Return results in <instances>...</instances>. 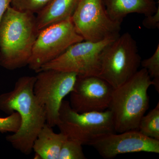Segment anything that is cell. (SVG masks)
Returning a JSON list of instances; mask_svg holds the SVG:
<instances>
[{
  "label": "cell",
  "instance_id": "11",
  "mask_svg": "<svg viewBox=\"0 0 159 159\" xmlns=\"http://www.w3.org/2000/svg\"><path fill=\"white\" fill-rule=\"evenodd\" d=\"M89 145L106 159L134 152L159 153V140L145 136L139 130L107 134L96 139Z\"/></svg>",
  "mask_w": 159,
  "mask_h": 159
},
{
  "label": "cell",
  "instance_id": "15",
  "mask_svg": "<svg viewBox=\"0 0 159 159\" xmlns=\"http://www.w3.org/2000/svg\"><path fill=\"white\" fill-rule=\"evenodd\" d=\"M145 136L159 140V102L146 115L142 117L139 130Z\"/></svg>",
  "mask_w": 159,
  "mask_h": 159
},
{
  "label": "cell",
  "instance_id": "20",
  "mask_svg": "<svg viewBox=\"0 0 159 159\" xmlns=\"http://www.w3.org/2000/svg\"><path fill=\"white\" fill-rule=\"evenodd\" d=\"M142 25L146 29H159V6L155 13L145 16L142 21Z\"/></svg>",
  "mask_w": 159,
  "mask_h": 159
},
{
  "label": "cell",
  "instance_id": "6",
  "mask_svg": "<svg viewBox=\"0 0 159 159\" xmlns=\"http://www.w3.org/2000/svg\"><path fill=\"white\" fill-rule=\"evenodd\" d=\"M117 37L97 42L83 40L76 43L56 59L43 66L37 72L54 70L75 73L78 77H98L102 52Z\"/></svg>",
  "mask_w": 159,
  "mask_h": 159
},
{
  "label": "cell",
  "instance_id": "14",
  "mask_svg": "<svg viewBox=\"0 0 159 159\" xmlns=\"http://www.w3.org/2000/svg\"><path fill=\"white\" fill-rule=\"evenodd\" d=\"M79 0H51L36 14L39 30L71 18Z\"/></svg>",
  "mask_w": 159,
  "mask_h": 159
},
{
  "label": "cell",
  "instance_id": "9",
  "mask_svg": "<svg viewBox=\"0 0 159 159\" xmlns=\"http://www.w3.org/2000/svg\"><path fill=\"white\" fill-rule=\"evenodd\" d=\"M71 20L84 40L97 42L120 35L121 24L111 19L102 0H79Z\"/></svg>",
  "mask_w": 159,
  "mask_h": 159
},
{
  "label": "cell",
  "instance_id": "17",
  "mask_svg": "<svg viewBox=\"0 0 159 159\" xmlns=\"http://www.w3.org/2000/svg\"><path fill=\"white\" fill-rule=\"evenodd\" d=\"M141 65L148 72L152 85L159 93V44L153 55L141 61Z\"/></svg>",
  "mask_w": 159,
  "mask_h": 159
},
{
  "label": "cell",
  "instance_id": "2",
  "mask_svg": "<svg viewBox=\"0 0 159 159\" xmlns=\"http://www.w3.org/2000/svg\"><path fill=\"white\" fill-rule=\"evenodd\" d=\"M39 31L35 14L9 6L0 24V66L9 70L28 66Z\"/></svg>",
  "mask_w": 159,
  "mask_h": 159
},
{
  "label": "cell",
  "instance_id": "7",
  "mask_svg": "<svg viewBox=\"0 0 159 159\" xmlns=\"http://www.w3.org/2000/svg\"><path fill=\"white\" fill-rule=\"evenodd\" d=\"M37 73L34 96L45 111L46 123L52 127L57 126L61 106L65 97L74 89L77 75L54 70H43Z\"/></svg>",
  "mask_w": 159,
  "mask_h": 159
},
{
  "label": "cell",
  "instance_id": "3",
  "mask_svg": "<svg viewBox=\"0 0 159 159\" xmlns=\"http://www.w3.org/2000/svg\"><path fill=\"white\" fill-rule=\"evenodd\" d=\"M152 85L148 72L142 68L114 89L108 109L112 115L116 133L139 130L140 120L148 108V90Z\"/></svg>",
  "mask_w": 159,
  "mask_h": 159
},
{
  "label": "cell",
  "instance_id": "1",
  "mask_svg": "<svg viewBox=\"0 0 159 159\" xmlns=\"http://www.w3.org/2000/svg\"><path fill=\"white\" fill-rule=\"evenodd\" d=\"M35 81V76H23L12 90L0 95V110L8 115L16 112L21 119L19 129L7 135L6 141L26 155L33 151L34 141L46 123L45 111L34 96Z\"/></svg>",
  "mask_w": 159,
  "mask_h": 159
},
{
  "label": "cell",
  "instance_id": "4",
  "mask_svg": "<svg viewBox=\"0 0 159 159\" xmlns=\"http://www.w3.org/2000/svg\"><path fill=\"white\" fill-rule=\"evenodd\" d=\"M141 61L136 41L126 32L119 35L104 49L98 77L116 89L138 72Z\"/></svg>",
  "mask_w": 159,
  "mask_h": 159
},
{
  "label": "cell",
  "instance_id": "21",
  "mask_svg": "<svg viewBox=\"0 0 159 159\" xmlns=\"http://www.w3.org/2000/svg\"><path fill=\"white\" fill-rule=\"evenodd\" d=\"M10 6V0H0V24L4 15Z\"/></svg>",
  "mask_w": 159,
  "mask_h": 159
},
{
  "label": "cell",
  "instance_id": "16",
  "mask_svg": "<svg viewBox=\"0 0 159 159\" xmlns=\"http://www.w3.org/2000/svg\"><path fill=\"white\" fill-rule=\"evenodd\" d=\"M83 145L79 142L68 139L64 142L58 159H85Z\"/></svg>",
  "mask_w": 159,
  "mask_h": 159
},
{
  "label": "cell",
  "instance_id": "18",
  "mask_svg": "<svg viewBox=\"0 0 159 159\" xmlns=\"http://www.w3.org/2000/svg\"><path fill=\"white\" fill-rule=\"evenodd\" d=\"M51 0H10V6L22 11L36 15L46 7Z\"/></svg>",
  "mask_w": 159,
  "mask_h": 159
},
{
  "label": "cell",
  "instance_id": "12",
  "mask_svg": "<svg viewBox=\"0 0 159 159\" xmlns=\"http://www.w3.org/2000/svg\"><path fill=\"white\" fill-rule=\"evenodd\" d=\"M110 18L122 24L127 15L136 13L145 16L155 13L159 5L154 0H102Z\"/></svg>",
  "mask_w": 159,
  "mask_h": 159
},
{
  "label": "cell",
  "instance_id": "5",
  "mask_svg": "<svg viewBox=\"0 0 159 159\" xmlns=\"http://www.w3.org/2000/svg\"><path fill=\"white\" fill-rule=\"evenodd\" d=\"M60 132L81 145H90L99 137L115 132L112 115L109 109L102 111L77 112L70 102L64 100L59 110Z\"/></svg>",
  "mask_w": 159,
  "mask_h": 159
},
{
  "label": "cell",
  "instance_id": "13",
  "mask_svg": "<svg viewBox=\"0 0 159 159\" xmlns=\"http://www.w3.org/2000/svg\"><path fill=\"white\" fill-rule=\"evenodd\" d=\"M67 139L64 134L54 132L53 127L46 123L40 131L32 147L35 159H58L60 152Z\"/></svg>",
  "mask_w": 159,
  "mask_h": 159
},
{
  "label": "cell",
  "instance_id": "19",
  "mask_svg": "<svg viewBox=\"0 0 159 159\" xmlns=\"http://www.w3.org/2000/svg\"><path fill=\"white\" fill-rule=\"evenodd\" d=\"M21 125L20 115L14 112L5 118L0 117V132L15 133L19 129Z\"/></svg>",
  "mask_w": 159,
  "mask_h": 159
},
{
  "label": "cell",
  "instance_id": "10",
  "mask_svg": "<svg viewBox=\"0 0 159 159\" xmlns=\"http://www.w3.org/2000/svg\"><path fill=\"white\" fill-rule=\"evenodd\" d=\"M114 89L97 76L77 77L70 104L77 112L102 111L109 107Z\"/></svg>",
  "mask_w": 159,
  "mask_h": 159
},
{
  "label": "cell",
  "instance_id": "8",
  "mask_svg": "<svg viewBox=\"0 0 159 159\" xmlns=\"http://www.w3.org/2000/svg\"><path fill=\"white\" fill-rule=\"evenodd\" d=\"M83 40L71 18L47 27L39 32L28 67L37 73L43 66L59 57L72 45Z\"/></svg>",
  "mask_w": 159,
  "mask_h": 159
}]
</instances>
